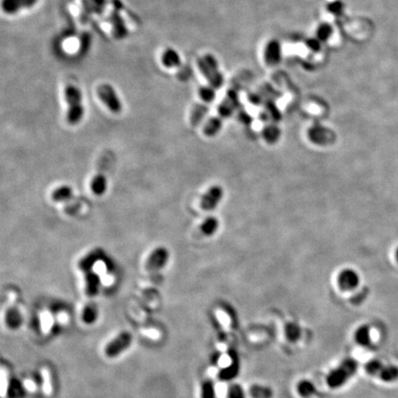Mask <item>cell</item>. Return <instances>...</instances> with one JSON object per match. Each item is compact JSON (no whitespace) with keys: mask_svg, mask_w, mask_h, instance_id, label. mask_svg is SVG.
I'll return each mask as SVG.
<instances>
[{"mask_svg":"<svg viewBox=\"0 0 398 398\" xmlns=\"http://www.w3.org/2000/svg\"><path fill=\"white\" fill-rule=\"evenodd\" d=\"M285 336L290 342H296L302 336L301 327L295 323H288L285 326Z\"/></svg>","mask_w":398,"mask_h":398,"instance_id":"cell-28","label":"cell"},{"mask_svg":"<svg viewBox=\"0 0 398 398\" xmlns=\"http://www.w3.org/2000/svg\"><path fill=\"white\" fill-rule=\"evenodd\" d=\"M280 129L275 125H271L265 128L263 131V136L265 140L270 144H273L278 140L280 137Z\"/></svg>","mask_w":398,"mask_h":398,"instance_id":"cell-29","label":"cell"},{"mask_svg":"<svg viewBox=\"0 0 398 398\" xmlns=\"http://www.w3.org/2000/svg\"><path fill=\"white\" fill-rule=\"evenodd\" d=\"M379 377L385 383H393L398 380V367L396 365L384 366Z\"/></svg>","mask_w":398,"mask_h":398,"instance_id":"cell-25","label":"cell"},{"mask_svg":"<svg viewBox=\"0 0 398 398\" xmlns=\"http://www.w3.org/2000/svg\"><path fill=\"white\" fill-rule=\"evenodd\" d=\"M162 64L166 68H176L180 67L182 60L178 52L174 48H166L162 54Z\"/></svg>","mask_w":398,"mask_h":398,"instance_id":"cell-17","label":"cell"},{"mask_svg":"<svg viewBox=\"0 0 398 398\" xmlns=\"http://www.w3.org/2000/svg\"><path fill=\"white\" fill-rule=\"evenodd\" d=\"M223 194L222 187L220 185H213L209 187L201 197L200 208L205 211L214 210L222 200Z\"/></svg>","mask_w":398,"mask_h":398,"instance_id":"cell-9","label":"cell"},{"mask_svg":"<svg viewBox=\"0 0 398 398\" xmlns=\"http://www.w3.org/2000/svg\"><path fill=\"white\" fill-rule=\"evenodd\" d=\"M357 344L360 347H368L371 343V329L368 325H360L354 334Z\"/></svg>","mask_w":398,"mask_h":398,"instance_id":"cell-21","label":"cell"},{"mask_svg":"<svg viewBox=\"0 0 398 398\" xmlns=\"http://www.w3.org/2000/svg\"><path fill=\"white\" fill-rule=\"evenodd\" d=\"M198 96L202 102L209 104L216 98V88L211 87L210 85L201 86L198 88Z\"/></svg>","mask_w":398,"mask_h":398,"instance_id":"cell-27","label":"cell"},{"mask_svg":"<svg viewBox=\"0 0 398 398\" xmlns=\"http://www.w3.org/2000/svg\"><path fill=\"white\" fill-rule=\"evenodd\" d=\"M238 105H239V94L236 89L231 88L227 91L226 96L219 105L217 115L224 120L234 113Z\"/></svg>","mask_w":398,"mask_h":398,"instance_id":"cell-8","label":"cell"},{"mask_svg":"<svg viewBox=\"0 0 398 398\" xmlns=\"http://www.w3.org/2000/svg\"><path fill=\"white\" fill-rule=\"evenodd\" d=\"M73 196V189L70 185H61L56 187L51 194L52 200L55 203L67 202Z\"/></svg>","mask_w":398,"mask_h":398,"instance_id":"cell-19","label":"cell"},{"mask_svg":"<svg viewBox=\"0 0 398 398\" xmlns=\"http://www.w3.org/2000/svg\"><path fill=\"white\" fill-rule=\"evenodd\" d=\"M326 9L332 15L339 17L344 13L345 4L341 0H334L327 4Z\"/></svg>","mask_w":398,"mask_h":398,"instance_id":"cell-31","label":"cell"},{"mask_svg":"<svg viewBox=\"0 0 398 398\" xmlns=\"http://www.w3.org/2000/svg\"><path fill=\"white\" fill-rule=\"evenodd\" d=\"M316 387L309 380H303L297 385L298 394L303 398H310L316 394Z\"/></svg>","mask_w":398,"mask_h":398,"instance_id":"cell-23","label":"cell"},{"mask_svg":"<svg viewBox=\"0 0 398 398\" xmlns=\"http://www.w3.org/2000/svg\"><path fill=\"white\" fill-rule=\"evenodd\" d=\"M169 250L164 246H159L149 254L145 262V269L150 273L162 270L169 262Z\"/></svg>","mask_w":398,"mask_h":398,"instance_id":"cell-5","label":"cell"},{"mask_svg":"<svg viewBox=\"0 0 398 398\" xmlns=\"http://www.w3.org/2000/svg\"><path fill=\"white\" fill-rule=\"evenodd\" d=\"M334 132L321 125H314L308 130V137L310 141L319 146L330 145L335 140Z\"/></svg>","mask_w":398,"mask_h":398,"instance_id":"cell-7","label":"cell"},{"mask_svg":"<svg viewBox=\"0 0 398 398\" xmlns=\"http://www.w3.org/2000/svg\"><path fill=\"white\" fill-rule=\"evenodd\" d=\"M132 343V336L129 332H123L119 336L109 343L104 352L108 358H115L119 356L123 351L128 350Z\"/></svg>","mask_w":398,"mask_h":398,"instance_id":"cell-6","label":"cell"},{"mask_svg":"<svg viewBox=\"0 0 398 398\" xmlns=\"http://www.w3.org/2000/svg\"><path fill=\"white\" fill-rule=\"evenodd\" d=\"M38 0H2L1 7L5 13H17L21 9L31 8L37 4Z\"/></svg>","mask_w":398,"mask_h":398,"instance_id":"cell-12","label":"cell"},{"mask_svg":"<svg viewBox=\"0 0 398 398\" xmlns=\"http://www.w3.org/2000/svg\"><path fill=\"white\" fill-rule=\"evenodd\" d=\"M64 95L68 104V112L66 115L67 121L69 125L76 126L81 123L85 114L81 89L75 85L68 84L65 88Z\"/></svg>","mask_w":398,"mask_h":398,"instance_id":"cell-1","label":"cell"},{"mask_svg":"<svg viewBox=\"0 0 398 398\" xmlns=\"http://www.w3.org/2000/svg\"><path fill=\"white\" fill-rule=\"evenodd\" d=\"M229 356L231 358L230 364L221 370L218 374V378L221 381H230L235 378L240 371V360L236 353L232 351L229 353Z\"/></svg>","mask_w":398,"mask_h":398,"instance_id":"cell-13","label":"cell"},{"mask_svg":"<svg viewBox=\"0 0 398 398\" xmlns=\"http://www.w3.org/2000/svg\"><path fill=\"white\" fill-rule=\"evenodd\" d=\"M89 187L94 196H103L106 193L107 187H108V182H107L106 176H104L101 172L95 175L90 181Z\"/></svg>","mask_w":398,"mask_h":398,"instance_id":"cell-16","label":"cell"},{"mask_svg":"<svg viewBox=\"0 0 398 398\" xmlns=\"http://www.w3.org/2000/svg\"><path fill=\"white\" fill-rule=\"evenodd\" d=\"M228 398H245V393L241 385H231L228 389Z\"/></svg>","mask_w":398,"mask_h":398,"instance_id":"cell-33","label":"cell"},{"mask_svg":"<svg viewBox=\"0 0 398 398\" xmlns=\"http://www.w3.org/2000/svg\"><path fill=\"white\" fill-rule=\"evenodd\" d=\"M201 398H216L215 385L211 380H206L203 383Z\"/></svg>","mask_w":398,"mask_h":398,"instance_id":"cell-32","label":"cell"},{"mask_svg":"<svg viewBox=\"0 0 398 398\" xmlns=\"http://www.w3.org/2000/svg\"><path fill=\"white\" fill-rule=\"evenodd\" d=\"M248 393L252 398H272L273 397L272 389L265 385H252Z\"/></svg>","mask_w":398,"mask_h":398,"instance_id":"cell-24","label":"cell"},{"mask_svg":"<svg viewBox=\"0 0 398 398\" xmlns=\"http://www.w3.org/2000/svg\"><path fill=\"white\" fill-rule=\"evenodd\" d=\"M334 29L331 26V24L327 22H323L318 25L315 31V37L318 40L321 41L322 43H325L329 40L331 36L333 35Z\"/></svg>","mask_w":398,"mask_h":398,"instance_id":"cell-26","label":"cell"},{"mask_svg":"<svg viewBox=\"0 0 398 398\" xmlns=\"http://www.w3.org/2000/svg\"><path fill=\"white\" fill-rule=\"evenodd\" d=\"M209 110V104H206L204 102L196 103V105L192 108L191 114H190V125L194 128L197 127L204 120Z\"/></svg>","mask_w":398,"mask_h":398,"instance_id":"cell-18","label":"cell"},{"mask_svg":"<svg viewBox=\"0 0 398 398\" xmlns=\"http://www.w3.org/2000/svg\"><path fill=\"white\" fill-rule=\"evenodd\" d=\"M103 251L101 249H94L90 251L85 257H82L80 262L78 264L79 268L83 273H86L88 271H90L93 268L95 264L98 261H100L103 257Z\"/></svg>","mask_w":398,"mask_h":398,"instance_id":"cell-14","label":"cell"},{"mask_svg":"<svg viewBox=\"0 0 398 398\" xmlns=\"http://www.w3.org/2000/svg\"><path fill=\"white\" fill-rule=\"evenodd\" d=\"M97 95L101 102L109 109V111L115 115L121 114L123 104L115 88L108 83H102L97 88Z\"/></svg>","mask_w":398,"mask_h":398,"instance_id":"cell-4","label":"cell"},{"mask_svg":"<svg viewBox=\"0 0 398 398\" xmlns=\"http://www.w3.org/2000/svg\"><path fill=\"white\" fill-rule=\"evenodd\" d=\"M338 288L342 291L354 290L359 284L358 273L351 268H345L339 272L337 277Z\"/></svg>","mask_w":398,"mask_h":398,"instance_id":"cell-11","label":"cell"},{"mask_svg":"<svg viewBox=\"0 0 398 398\" xmlns=\"http://www.w3.org/2000/svg\"><path fill=\"white\" fill-rule=\"evenodd\" d=\"M44 379H45V385H44V389L45 390L46 393H49L50 392V389H51V387H50V385H49V382H48V372L46 371H44Z\"/></svg>","mask_w":398,"mask_h":398,"instance_id":"cell-35","label":"cell"},{"mask_svg":"<svg viewBox=\"0 0 398 398\" xmlns=\"http://www.w3.org/2000/svg\"><path fill=\"white\" fill-rule=\"evenodd\" d=\"M358 361L354 358H346L337 368L327 374L326 384L333 389L339 388L350 380L358 371Z\"/></svg>","mask_w":398,"mask_h":398,"instance_id":"cell-3","label":"cell"},{"mask_svg":"<svg viewBox=\"0 0 398 398\" xmlns=\"http://www.w3.org/2000/svg\"><path fill=\"white\" fill-rule=\"evenodd\" d=\"M384 366H385V365L382 363L381 360L376 359V358L371 359L370 361H368V362L365 364V371H366L368 374L371 375V376H376V375L380 374V372L383 370Z\"/></svg>","mask_w":398,"mask_h":398,"instance_id":"cell-30","label":"cell"},{"mask_svg":"<svg viewBox=\"0 0 398 398\" xmlns=\"http://www.w3.org/2000/svg\"><path fill=\"white\" fill-rule=\"evenodd\" d=\"M220 222L215 217H208L203 221L200 225V230L204 235L206 236H212L215 234L219 229Z\"/></svg>","mask_w":398,"mask_h":398,"instance_id":"cell-22","label":"cell"},{"mask_svg":"<svg viewBox=\"0 0 398 398\" xmlns=\"http://www.w3.org/2000/svg\"><path fill=\"white\" fill-rule=\"evenodd\" d=\"M322 44L323 43L321 41L318 40L315 36L311 37V38H308L307 40L305 41L306 47L310 49V51H312L314 53H318L321 50Z\"/></svg>","mask_w":398,"mask_h":398,"instance_id":"cell-34","label":"cell"},{"mask_svg":"<svg viewBox=\"0 0 398 398\" xmlns=\"http://www.w3.org/2000/svg\"><path fill=\"white\" fill-rule=\"evenodd\" d=\"M196 65L205 79L209 81L211 87L216 89L222 87L224 77L220 70L219 63L214 55L211 54H204L203 56L197 58Z\"/></svg>","mask_w":398,"mask_h":398,"instance_id":"cell-2","label":"cell"},{"mask_svg":"<svg viewBox=\"0 0 398 398\" xmlns=\"http://www.w3.org/2000/svg\"><path fill=\"white\" fill-rule=\"evenodd\" d=\"M85 274V287H86V293L88 297H94L100 289L101 278L100 276L95 273L93 270L88 271Z\"/></svg>","mask_w":398,"mask_h":398,"instance_id":"cell-15","label":"cell"},{"mask_svg":"<svg viewBox=\"0 0 398 398\" xmlns=\"http://www.w3.org/2000/svg\"><path fill=\"white\" fill-rule=\"evenodd\" d=\"M396 257H397V260L398 261V249L397 250V252H396Z\"/></svg>","mask_w":398,"mask_h":398,"instance_id":"cell-36","label":"cell"},{"mask_svg":"<svg viewBox=\"0 0 398 398\" xmlns=\"http://www.w3.org/2000/svg\"><path fill=\"white\" fill-rule=\"evenodd\" d=\"M282 59V48L277 39L266 43L264 49V61L269 67L277 66Z\"/></svg>","mask_w":398,"mask_h":398,"instance_id":"cell-10","label":"cell"},{"mask_svg":"<svg viewBox=\"0 0 398 398\" xmlns=\"http://www.w3.org/2000/svg\"><path fill=\"white\" fill-rule=\"evenodd\" d=\"M223 119L221 117H219L218 115L211 117L209 121L206 123V125L203 128V133L206 136H214L216 135L219 131L221 129L222 127Z\"/></svg>","mask_w":398,"mask_h":398,"instance_id":"cell-20","label":"cell"}]
</instances>
